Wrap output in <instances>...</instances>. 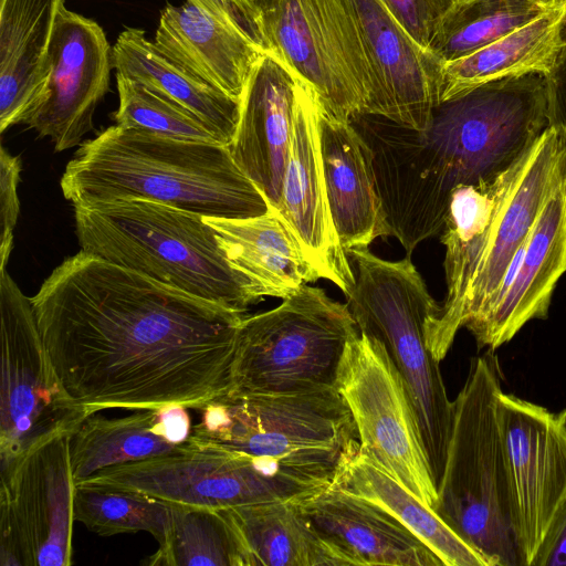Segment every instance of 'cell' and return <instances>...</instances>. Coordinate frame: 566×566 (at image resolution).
<instances>
[{
  "instance_id": "obj_1",
  "label": "cell",
  "mask_w": 566,
  "mask_h": 566,
  "mask_svg": "<svg viewBox=\"0 0 566 566\" xmlns=\"http://www.w3.org/2000/svg\"><path fill=\"white\" fill-rule=\"evenodd\" d=\"M30 298L55 375L88 416L197 410L232 388L244 313L82 250Z\"/></svg>"
},
{
  "instance_id": "obj_2",
  "label": "cell",
  "mask_w": 566,
  "mask_h": 566,
  "mask_svg": "<svg viewBox=\"0 0 566 566\" xmlns=\"http://www.w3.org/2000/svg\"><path fill=\"white\" fill-rule=\"evenodd\" d=\"M80 146L60 181L73 207L143 199L220 219L253 218L271 209L219 143L115 124Z\"/></svg>"
},
{
  "instance_id": "obj_3",
  "label": "cell",
  "mask_w": 566,
  "mask_h": 566,
  "mask_svg": "<svg viewBox=\"0 0 566 566\" xmlns=\"http://www.w3.org/2000/svg\"><path fill=\"white\" fill-rule=\"evenodd\" d=\"M74 217L81 250L113 264L240 313L265 296L198 213L120 199L74 206Z\"/></svg>"
},
{
  "instance_id": "obj_4",
  "label": "cell",
  "mask_w": 566,
  "mask_h": 566,
  "mask_svg": "<svg viewBox=\"0 0 566 566\" xmlns=\"http://www.w3.org/2000/svg\"><path fill=\"white\" fill-rule=\"evenodd\" d=\"M501 368L494 350L471 359L453 401V426L434 512L491 566H522L496 417Z\"/></svg>"
},
{
  "instance_id": "obj_5",
  "label": "cell",
  "mask_w": 566,
  "mask_h": 566,
  "mask_svg": "<svg viewBox=\"0 0 566 566\" xmlns=\"http://www.w3.org/2000/svg\"><path fill=\"white\" fill-rule=\"evenodd\" d=\"M346 253L357 272L354 287L345 295L346 305L358 331L385 345L405 379L438 488L453 426V401L448 398L440 361L427 339L428 326L441 306L430 295L410 255L387 261L368 248Z\"/></svg>"
},
{
  "instance_id": "obj_6",
  "label": "cell",
  "mask_w": 566,
  "mask_h": 566,
  "mask_svg": "<svg viewBox=\"0 0 566 566\" xmlns=\"http://www.w3.org/2000/svg\"><path fill=\"white\" fill-rule=\"evenodd\" d=\"M549 126L548 76L535 73L492 81L439 103L419 134L452 196L459 186L499 179L535 149Z\"/></svg>"
},
{
  "instance_id": "obj_7",
  "label": "cell",
  "mask_w": 566,
  "mask_h": 566,
  "mask_svg": "<svg viewBox=\"0 0 566 566\" xmlns=\"http://www.w3.org/2000/svg\"><path fill=\"white\" fill-rule=\"evenodd\" d=\"M191 439L332 481L357 429L336 387L304 392L229 390L199 409Z\"/></svg>"
},
{
  "instance_id": "obj_8",
  "label": "cell",
  "mask_w": 566,
  "mask_h": 566,
  "mask_svg": "<svg viewBox=\"0 0 566 566\" xmlns=\"http://www.w3.org/2000/svg\"><path fill=\"white\" fill-rule=\"evenodd\" d=\"M358 333L346 304L304 284L277 307L243 317L231 390L289 394L336 387L345 348Z\"/></svg>"
},
{
  "instance_id": "obj_9",
  "label": "cell",
  "mask_w": 566,
  "mask_h": 566,
  "mask_svg": "<svg viewBox=\"0 0 566 566\" xmlns=\"http://www.w3.org/2000/svg\"><path fill=\"white\" fill-rule=\"evenodd\" d=\"M329 483L190 437L181 450L117 464L77 484L134 491L167 503L224 509L273 500L302 501Z\"/></svg>"
},
{
  "instance_id": "obj_10",
  "label": "cell",
  "mask_w": 566,
  "mask_h": 566,
  "mask_svg": "<svg viewBox=\"0 0 566 566\" xmlns=\"http://www.w3.org/2000/svg\"><path fill=\"white\" fill-rule=\"evenodd\" d=\"M335 386L353 416L360 450L434 511L438 488L416 409L385 345L359 332L345 348Z\"/></svg>"
},
{
  "instance_id": "obj_11",
  "label": "cell",
  "mask_w": 566,
  "mask_h": 566,
  "mask_svg": "<svg viewBox=\"0 0 566 566\" xmlns=\"http://www.w3.org/2000/svg\"><path fill=\"white\" fill-rule=\"evenodd\" d=\"M269 52L317 93L339 119L368 115L374 75L343 0H271L262 12Z\"/></svg>"
},
{
  "instance_id": "obj_12",
  "label": "cell",
  "mask_w": 566,
  "mask_h": 566,
  "mask_svg": "<svg viewBox=\"0 0 566 566\" xmlns=\"http://www.w3.org/2000/svg\"><path fill=\"white\" fill-rule=\"evenodd\" d=\"M0 460L7 465L59 434H70L87 412L66 395L41 337L31 298L0 270Z\"/></svg>"
},
{
  "instance_id": "obj_13",
  "label": "cell",
  "mask_w": 566,
  "mask_h": 566,
  "mask_svg": "<svg viewBox=\"0 0 566 566\" xmlns=\"http://www.w3.org/2000/svg\"><path fill=\"white\" fill-rule=\"evenodd\" d=\"M74 492L69 434L1 467L0 565H71Z\"/></svg>"
},
{
  "instance_id": "obj_14",
  "label": "cell",
  "mask_w": 566,
  "mask_h": 566,
  "mask_svg": "<svg viewBox=\"0 0 566 566\" xmlns=\"http://www.w3.org/2000/svg\"><path fill=\"white\" fill-rule=\"evenodd\" d=\"M502 436L522 566L532 563L566 501V408L554 412L500 391Z\"/></svg>"
},
{
  "instance_id": "obj_15",
  "label": "cell",
  "mask_w": 566,
  "mask_h": 566,
  "mask_svg": "<svg viewBox=\"0 0 566 566\" xmlns=\"http://www.w3.org/2000/svg\"><path fill=\"white\" fill-rule=\"evenodd\" d=\"M153 41L174 62L237 101L269 52L262 13L248 0L167 4Z\"/></svg>"
},
{
  "instance_id": "obj_16",
  "label": "cell",
  "mask_w": 566,
  "mask_h": 566,
  "mask_svg": "<svg viewBox=\"0 0 566 566\" xmlns=\"http://www.w3.org/2000/svg\"><path fill=\"white\" fill-rule=\"evenodd\" d=\"M112 54L102 27L63 3L48 51L46 97L23 124L50 138L56 151L80 145L108 92Z\"/></svg>"
},
{
  "instance_id": "obj_17",
  "label": "cell",
  "mask_w": 566,
  "mask_h": 566,
  "mask_svg": "<svg viewBox=\"0 0 566 566\" xmlns=\"http://www.w3.org/2000/svg\"><path fill=\"white\" fill-rule=\"evenodd\" d=\"M363 42L375 81L367 116L423 132L440 103L442 62L422 48L382 0H343Z\"/></svg>"
},
{
  "instance_id": "obj_18",
  "label": "cell",
  "mask_w": 566,
  "mask_h": 566,
  "mask_svg": "<svg viewBox=\"0 0 566 566\" xmlns=\"http://www.w3.org/2000/svg\"><path fill=\"white\" fill-rule=\"evenodd\" d=\"M319 104L317 93L305 81L297 102L277 210L319 276L333 282L346 295L356 277L340 244L327 199L317 127Z\"/></svg>"
},
{
  "instance_id": "obj_19",
  "label": "cell",
  "mask_w": 566,
  "mask_h": 566,
  "mask_svg": "<svg viewBox=\"0 0 566 566\" xmlns=\"http://www.w3.org/2000/svg\"><path fill=\"white\" fill-rule=\"evenodd\" d=\"M566 272V185L546 201L526 243L514 255L489 308L465 328L478 348L494 350L531 319H544Z\"/></svg>"
},
{
  "instance_id": "obj_20",
  "label": "cell",
  "mask_w": 566,
  "mask_h": 566,
  "mask_svg": "<svg viewBox=\"0 0 566 566\" xmlns=\"http://www.w3.org/2000/svg\"><path fill=\"white\" fill-rule=\"evenodd\" d=\"M305 80L268 52L254 65L240 101L231 155L268 200L279 209L300 93Z\"/></svg>"
},
{
  "instance_id": "obj_21",
  "label": "cell",
  "mask_w": 566,
  "mask_h": 566,
  "mask_svg": "<svg viewBox=\"0 0 566 566\" xmlns=\"http://www.w3.org/2000/svg\"><path fill=\"white\" fill-rule=\"evenodd\" d=\"M533 151L495 181L459 186L452 193L440 238L446 247L447 297L427 331L429 348L438 361L446 357L458 331L463 327L470 289L485 256L495 223Z\"/></svg>"
},
{
  "instance_id": "obj_22",
  "label": "cell",
  "mask_w": 566,
  "mask_h": 566,
  "mask_svg": "<svg viewBox=\"0 0 566 566\" xmlns=\"http://www.w3.org/2000/svg\"><path fill=\"white\" fill-rule=\"evenodd\" d=\"M395 129L359 133L371 149L386 237H396L411 255L421 241L442 231L451 198L431 166L419 132L397 124Z\"/></svg>"
},
{
  "instance_id": "obj_23",
  "label": "cell",
  "mask_w": 566,
  "mask_h": 566,
  "mask_svg": "<svg viewBox=\"0 0 566 566\" xmlns=\"http://www.w3.org/2000/svg\"><path fill=\"white\" fill-rule=\"evenodd\" d=\"M300 505L346 565L444 566L384 509L332 483Z\"/></svg>"
},
{
  "instance_id": "obj_24",
  "label": "cell",
  "mask_w": 566,
  "mask_h": 566,
  "mask_svg": "<svg viewBox=\"0 0 566 566\" xmlns=\"http://www.w3.org/2000/svg\"><path fill=\"white\" fill-rule=\"evenodd\" d=\"M563 185H566V135L549 126L497 218L470 289L463 327L489 308L514 255L528 240L543 207Z\"/></svg>"
},
{
  "instance_id": "obj_25",
  "label": "cell",
  "mask_w": 566,
  "mask_h": 566,
  "mask_svg": "<svg viewBox=\"0 0 566 566\" xmlns=\"http://www.w3.org/2000/svg\"><path fill=\"white\" fill-rule=\"evenodd\" d=\"M318 136L329 209L345 251L386 237L371 149L352 122L318 108Z\"/></svg>"
},
{
  "instance_id": "obj_26",
  "label": "cell",
  "mask_w": 566,
  "mask_h": 566,
  "mask_svg": "<svg viewBox=\"0 0 566 566\" xmlns=\"http://www.w3.org/2000/svg\"><path fill=\"white\" fill-rule=\"evenodd\" d=\"M187 409L166 405L119 418L86 417L69 434L75 484L117 464L184 449L192 429Z\"/></svg>"
},
{
  "instance_id": "obj_27",
  "label": "cell",
  "mask_w": 566,
  "mask_h": 566,
  "mask_svg": "<svg viewBox=\"0 0 566 566\" xmlns=\"http://www.w3.org/2000/svg\"><path fill=\"white\" fill-rule=\"evenodd\" d=\"M64 0H0V132L44 102L48 51Z\"/></svg>"
},
{
  "instance_id": "obj_28",
  "label": "cell",
  "mask_w": 566,
  "mask_h": 566,
  "mask_svg": "<svg viewBox=\"0 0 566 566\" xmlns=\"http://www.w3.org/2000/svg\"><path fill=\"white\" fill-rule=\"evenodd\" d=\"M231 264L249 276L265 296L286 298L321 279L293 229L280 211L247 219L207 218Z\"/></svg>"
},
{
  "instance_id": "obj_29",
  "label": "cell",
  "mask_w": 566,
  "mask_h": 566,
  "mask_svg": "<svg viewBox=\"0 0 566 566\" xmlns=\"http://www.w3.org/2000/svg\"><path fill=\"white\" fill-rule=\"evenodd\" d=\"M565 25L566 6L551 9L471 54L443 62L440 103L501 78L549 76L565 45Z\"/></svg>"
},
{
  "instance_id": "obj_30",
  "label": "cell",
  "mask_w": 566,
  "mask_h": 566,
  "mask_svg": "<svg viewBox=\"0 0 566 566\" xmlns=\"http://www.w3.org/2000/svg\"><path fill=\"white\" fill-rule=\"evenodd\" d=\"M331 483L384 509L423 542L444 566H491L432 509L373 462L360 450L358 439L342 454Z\"/></svg>"
},
{
  "instance_id": "obj_31",
  "label": "cell",
  "mask_w": 566,
  "mask_h": 566,
  "mask_svg": "<svg viewBox=\"0 0 566 566\" xmlns=\"http://www.w3.org/2000/svg\"><path fill=\"white\" fill-rule=\"evenodd\" d=\"M113 69L185 107L230 146L240 118V101L205 83L165 55L143 29L126 27L113 46Z\"/></svg>"
},
{
  "instance_id": "obj_32",
  "label": "cell",
  "mask_w": 566,
  "mask_h": 566,
  "mask_svg": "<svg viewBox=\"0 0 566 566\" xmlns=\"http://www.w3.org/2000/svg\"><path fill=\"white\" fill-rule=\"evenodd\" d=\"M243 566H340L337 549L313 525L300 501L273 500L224 507Z\"/></svg>"
},
{
  "instance_id": "obj_33",
  "label": "cell",
  "mask_w": 566,
  "mask_h": 566,
  "mask_svg": "<svg viewBox=\"0 0 566 566\" xmlns=\"http://www.w3.org/2000/svg\"><path fill=\"white\" fill-rule=\"evenodd\" d=\"M158 549L144 563L158 566H243L240 543L226 509L168 503Z\"/></svg>"
},
{
  "instance_id": "obj_34",
  "label": "cell",
  "mask_w": 566,
  "mask_h": 566,
  "mask_svg": "<svg viewBox=\"0 0 566 566\" xmlns=\"http://www.w3.org/2000/svg\"><path fill=\"white\" fill-rule=\"evenodd\" d=\"M545 9L528 0L457 2L430 50L443 63L471 54L534 20Z\"/></svg>"
},
{
  "instance_id": "obj_35",
  "label": "cell",
  "mask_w": 566,
  "mask_h": 566,
  "mask_svg": "<svg viewBox=\"0 0 566 566\" xmlns=\"http://www.w3.org/2000/svg\"><path fill=\"white\" fill-rule=\"evenodd\" d=\"M74 520L99 536H113L139 531L150 533L158 543L165 536L168 503L109 486L76 484Z\"/></svg>"
},
{
  "instance_id": "obj_36",
  "label": "cell",
  "mask_w": 566,
  "mask_h": 566,
  "mask_svg": "<svg viewBox=\"0 0 566 566\" xmlns=\"http://www.w3.org/2000/svg\"><path fill=\"white\" fill-rule=\"evenodd\" d=\"M116 83L119 104L114 119L117 125L176 139L222 144L206 123L174 101L119 73H116Z\"/></svg>"
},
{
  "instance_id": "obj_37",
  "label": "cell",
  "mask_w": 566,
  "mask_h": 566,
  "mask_svg": "<svg viewBox=\"0 0 566 566\" xmlns=\"http://www.w3.org/2000/svg\"><path fill=\"white\" fill-rule=\"evenodd\" d=\"M390 12L424 49L430 46L457 0H382Z\"/></svg>"
},
{
  "instance_id": "obj_38",
  "label": "cell",
  "mask_w": 566,
  "mask_h": 566,
  "mask_svg": "<svg viewBox=\"0 0 566 566\" xmlns=\"http://www.w3.org/2000/svg\"><path fill=\"white\" fill-rule=\"evenodd\" d=\"M21 161L6 147L0 151V270L6 269L13 244V229L17 224L20 202L18 185Z\"/></svg>"
},
{
  "instance_id": "obj_39",
  "label": "cell",
  "mask_w": 566,
  "mask_h": 566,
  "mask_svg": "<svg viewBox=\"0 0 566 566\" xmlns=\"http://www.w3.org/2000/svg\"><path fill=\"white\" fill-rule=\"evenodd\" d=\"M532 566H566V501L539 546Z\"/></svg>"
},
{
  "instance_id": "obj_40",
  "label": "cell",
  "mask_w": 566,
  "mask_h": 566,
  "mask_svg": "<svg viewBox=\"0 0 566 566\" xmlns=\"http://www.w3.org/2000/svg\"><path fill=\"white\" fill-rule=\"evenodd\" d=\"M565 45L558 62L548 76L551 126L559 128L566 135V25Z\"/></svg>"
},
{
  "instance_id": "obj_41",
  "label": "cell",
  "mask_w": 566,
  "mask_h": 566,
  "mask_svg": "<svg viewBox=\"0 0 566 566\" xmlns=\"http://www.w3.org/2000/svg\"><path fill=\"white\" fill-rule=\"evenodd\" d=\"M545 10L560 8L566 6V0H528Z\"/></svg>"
},
{
  "instance_id": "obj_42",
  "label": "cell",
  "mask_w": 566,
  "mask_h": 566,
  "mask_svg": "<svg viewBox=\"0 0 566 566\" xmlns=\"http://www.w3.org/2000/svg\"><path fill=\"white\" fill-rule=\"evenodd\" d=\"M255 9H258L261 13L269 6L271 0H248Z\"/></svg>"
},
{
  "instance_id": "obj_43",
  "label": "cell",
  "mask_w": 566,
  "mask_h": 566,
  "mask_svg": "<svg viewBox=\"0 0 566 566\" xmlns=\"http://www.w3.org/2000/svg\"><path fill=\"white\" fill-rule=\"evenodd\" d=\"M464 1H469V0H457V2H464Z\"/></svg>"
}]
</instances>
